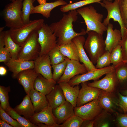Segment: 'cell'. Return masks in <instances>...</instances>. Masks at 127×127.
<instances>
[{
	"instance_id": "d4e9b609",
	"label": "cell",
	"mask_w": 127,
	"mask_h": 127,
	"mask_svg": "<svg viewBox=\"0 0 127 127\" xmlns=\"http://www.w3.org/2000/svg\"><path fill=\"white\" fill-rule=\"evenodd\" d=\"M14 109L19 114L23 115L28 120L35 113L29 94H27L23 98L21 103Z\"/></svg>"
},
{
	"instance_id": "74e56055",
	"label": "cell",
	"mask_w": 127,
	"mask_h": 127,
	"mask_svg": "<svg viewBox=\"0 0 127 127\" xmlns=\"http://www.w3.org/2000/svg\"><path fill=\"white\" fill-rule=\"evenodd\" d=\"M111 64L115 67L123 61L121 46L119 44L114 48L110 53Z\"/></svg>"
},
{
	"instance_id": "d6986e66",
	"label": "cell",
	"mask_w": 127,
	"mask_h": 127,
	"mask_svg": "<svg viewBox=\"0 0 127 127\" xmlns=\"http://www.w3.org/2000/svg\"><path fill=\"white\" fill-rule=\"evenodd\" d=\"M85 40L84 37L81 35L75 37L72 41L77 47L79 61L84 65L88 72L96 68L88 56L85 50L84 45Z\"/></svg>"
},
{
	"instance_id": "7402d4cb",
	"label": "cell",
	"mask_w": 127,
	"mask_h": 127,
	"mask_svg": "<svg viewBox=\"0 0 127 127\" xmlns=\"http://www.w3.org/2000/svg\"><path fill=\"white\" fill-rule=\"evenodd\" d=\"M58 84L62 90L66 100L70 103L74 107H76L80 90L79 85L73 87L68 82H60Z\"/></svg>"
},
{
	"instance_id": "7bdbcfd3",
	"label": "cell",
	"mask_w": 127,
	"mask_h": 127,
	"mask_svg": "<svg viewBox=\"0 0 127 127\" xmlns=\"http://www.w3.org/2000/svg\"><path fill=\"white\" fill-rule=\"evenodd\" d=\"M118 2L122 20L127 29V0H118Z\"/></svg>"
},
{
	"instance_id": "f5cc1de1",
	"label": "cell",
	"mask_w": 127,
	"mask_h": 127,
	"mask_svg": "<svg viewBox=\"0 0 127 127\" xmlns=\"http://www.w3.org/2000/svg\"><path fill=\"white\" fill-rule=\"evenodd\" d=\"M4 27H0V32H1L3 31Z\"/></svg>"
},
{
	"instance_id": "1f68e13d",
	"label": "cell",
	"mask_w": 127,
	"mask_h": 127,
	"mask_svg": "<svg viewBox=\"0 0 127 127\" xmlns=\"http://www.w3.org/2000/svg\"><path fill=\"white\" fill-rule=\"evenodd\" d=\"M5 111L20 123L23 127H38L37 125L31 122L29 120L21 116L10 106Z\"/></svg>"
},
{
	"instance_id": "60d3db41",
	"label": "cell",
	"mask_w": 127,
	"mask_h": 127,
	"mask_svg": "<svg viewBox=\"0 0 127 127\" xmlns=\"http://www.w3.org/2000/svg\"><path fill=\"white\" fill-rule=\"evenodd\" d=\"M111 53L108 51L105 52L97 60L95 67L96 68H102L110 66L111 63Z\"/></svg>"
},
{
	"instance_id": "3957f363",
	"label": "cell",
	"mask_w": 127,
	"mask_h": 127,
	"mask_svg": "<svg viewBox=\"0 0 127 127\" xmlns=\"http://www.w3.org/2000/svg\"><path fill=\"white\" fill-rule=\"evenodd\" d=\"M84 45L91 61L96 64L98 58L105 52V40L103 35L93 31L89 32Z\"/></svg>"
},
{
	"instance_id": "db71d44e",
	"label": "cell",
	"mask_w": 127,
	"mask_h": 127,
	"mask_svg": "<svg viewBox=\"0 0 127 127\" xmlns=\"http://www.w3.org/2000/svg\"><path fill=\"white\" fill-rule=\"evenodd\" d=\"M123 61L124 62H126V63H127V60H123Z\"/></svg>"
},
{
	"instance_id": "8fae6325",
	"label": "cell",
	"mask_w": 127,
	"mask_h": 127,
	"mask_svg": "<svg viewBox=\"0 0 127 127\" xmlns=\"http://www.w3.org/2000/svg\"><path fill=\"white\" fill-rule=\"evenodd\" d=\"M81 85L76 107L80 106L94 100L98 99L102 90L88 86L87 82L81 83Z\"/></svg>"
},
{
	"instance_id": "83f0119b",
	"label": "cell",
	"mask_w": 127,
	"mask_h": 127,
	"mask_svg": "<svg viewBox=\"0 0 127 127\" xmlns=\"http://www.w3.org/2000/svg\"><path fill=\"white\" fill-rule=\"evenodd\" d=\"M4 41L5 47L10 53L11 58L17 59L21 46L13 40L8 30L4 31Z\"/></svg>"
},
{
	"instance_id": "603a6c76",
	"label": "cell",
	"mask_w": 127,
	"mask_h": 127,
	"mask_svg": "<svg viewBox=\"0 0 127 127\" xmlns=\"http://www.w3.org/2000/svg\"><path fill=\"white\" fill-rule=\"evenodd\" d=\"M53 79L49 80L39 74L34 84V89L46 95L49 93L56 84Z\"/></svg>"
},
{
	"instance_id": "30bf717a",
	"label": "cell",
	"mask_w": 127,
	"mask_h": 127,
	"mask_svg": "<svg viewBox=\"0 0 127 127\" xmlns=\"http://www.w3.org/2000/svg\"><path fill=\"white\" fill-rule=\"evenodd\" d=\"M103 109L99 105L98 99L74 108L75 115L79 116L83 120H94Z\"/></svg>"
},
{
	"instance_id": "11a10c76",
	"label": "cell",
	"mask_w": 127,
	"mask_h": 127,
	"mask_svg": "<svg viewBox=\"0 0 127 127\" xmlns=\"http://www.w3.org/2000/svg\"><path fill=\"white\" fill-rule=\"evenodd\" d=\"M36 0H32L33 2L34 3V2ZM56 1L57 0H55Z\"/></svg>"
},
{
	"instance_id": "277c9868",
	"label": "cell",
	"mask_w": 127,
	"mask_h": 127,
	"mask_svg": "<svg viewBox=\"0 0 127 127\" xmlns=\"http://www.w3.org/2000/svg\"><path fill=\"white\" fill-rule=\"evenodd\" d=\"M24 0H15L5 6L3 11L5 26L11 29L20 28L24 24L22 18Z\"/></svg>"
},
{
	"instance_id": "836d02e7",
	"label": "cell",
	"mask_w": 127,
	"mask_h": 127,
	"mask_svg": "<svg viewBox=\"0 0 127 127\" xmlns=\"http://www.w3.org/2000/svg\"><path fill=\"white\" fill-rule=\"evenodd\" d=\"M119 82L122 84L127 82V63L123 61L115 67Z\"/></svg>"
},
{
	"instance_id": "e0dca14e",
	"label": "cell",
	"mask_w": 127,
	"mask_h": 127,
	"mask_svg": "<svg viewBox=\"0 0 127 127\" xmlns=\"http://www.w3.org/2000/svg\"><path fill=\"white\" fill-rule=\"evenodd\" d=\"M39 74L34 69H30L22 71L17 75L16 79L23 86L27 94H29L30 91L34 88V82Z\"/></svg>"
},
{
	"instance_id": "c3c4849f",
	"label": "cell",
	"mask_w": 127,
	"mask_h": 127,
	"mask_svg": "<svg viewBox=\"0 0 127 127\" xmlns=\"http://www.w3.org/2000/svg\"><path fill=\"white\" fill-rule=\"evenodd\" d=\"M0 127H13L5 121L0 119Z\"/></svg>"
},
{
	"instance_id": "4dcf8cb0",
	"label": "cell",
	"mask_w": 127,
	"mask_h": 127,
	"mask_svg": "<svg viewBox=\"0 0 127 127\" xmlns=\"http://www.w3.org/2000/svg\"><path fill=\"white\" fill-rule=\"evenodd\" d=\"M104 0L112 1V0H83L73 3L67 4L65 5L62 6L60 9L62 12H66L93 3H98L100 4L101 3V1Z\"/></svg>"
},
{
	"instance_id": "52a82bcc",
	"label": "cell",
	"mask_w": 127,
	"mask_h": 127,
	"mask_svg": "<svg viewBox=\"0 0 127 127\" xmlns=\"http://www.w3.org/2000/svg\"><path fill=\"white\" fill-rule=\"evenodd\" d=\"M37 31L38 41L41 47L40 56L48 54L57 46V37L49 25L44 23Z\"/></svg>"
},
{
	"instance_id": "6da1fadb",
	"label": "cell",
	"mask_w": 127,
	"mask_h": 127,
	"mask_svg": "<svg viewBox=\"0 0 127 127\" xmlns=\"http://www.w3.org/2000/svg\"><path fill=\"white\" fill-rule=\"evenodd\" d=\"M78 12L76 10L64 14L59 21L51 23L49 25L56 36L58 37L57 45L59 46L67 44L76 36H83L87 34L86 31L82 29L79 32H75L73 28V23L78 19Z\"/></svg>"
},
{
	"instance_id": "484cf974",
	"label": "cell",
	"mask_w": 127,
	"mask_h": 127,
	"mask_svg": "<svg viewBox=\"0 0 127 127\" xmlns=\"http://www.w3.org/2000/svg\"><path fill=\"white\" fill-rule=\"evenodd\" d=\"M68 4L63 0H58L53 2L40 4L34 7L31 14L39 13L48 18L50 16L51 12L54 8L60 5H65Z\"/></svg>"
},
{
	"instance_id": "d590c367",
	"label": "cell",
	"mask_w": 127,
	"mask_h": 127,
	"mask_svg": "<svg viewBox=\"0 0 127 127\" xmlns=\"http://www.w3.org/2000/svg\"><path fill=\"white\" fill-rule=\"evenodd\" d=\"M48 55L52 65L58 64L63 62L67 57L61 53L59 47L57 46L52 50L49 53Z\"/></svg>"
},
{
	"instance_id": "f35d334b",
	"label": "cell",
	"mask_w": 127,
	"mask_h": 127,
	"mask_svg": "<svg viewBox=\"0 0 127 127\" xmlns=\"http://www.w3.org/2000/svg\"><path fill=\"white\" fill-rule=\"evenodd\" d=\"M4 31L0 32V62L5 63L11 58L10 54L5 47Z\"/></svg>"
},
{
	"instance_id": "f1b7e54d",
	"label": "cell",
	"mask_w": 127,
	"mask_h": 127,
	"mask_svg": "<svg viewBox=\"0 0 127 127\" xmlns=\"http://www.w3.org/2000/svg\"><path fill=\"white\" fill-rule=\"evenodd\" d=\"M61 53L70 59L79 61L77 47L72 41L65 44L58 46Z\"/></svg>"
},
{
	"instance_id": "9f6ffc18",
	"label": "cell",
	"mask_w": 127,
	"mask_h": 127,
	"mask_svg": "<svg viewBox=\"0 0 127 127\" xmlns=\"http://www.w3.org/2000/svg\"><path fill=\"white\" fill-rule=\"evenodd\" d=\"M10 0L11 1H12H12H15V0Z\"/></svg>"
},
{
	"instance_id": "d6a6232c",
	"label": "cell",
	"mask_w": 127,
	"mask_h": 127,
	"mask_svg": "<svg viewBox=\"0 0 127 127\" xmlns=\"http://www.w3.org/2000/svg\"><path fill=\"white\" fill-rule=\"evenodd\" d=\"M32 0H24L22 8V18L24 24L29 23L30 16L34 6Z\"/></svg>"
},
{
	"instance_id": "b9f144b4",
	"label": "cell",
	"mask_w": 127,
	"mask_h": 127,
	"mask_svg": "<svg viewBox=\"0 0 127 127\" xmlns=\"http://www.w3.org/2000/svg\"><path fill=\"white\" fill-rule=\"evenodd\" d=\"M0 119L7 122L13 127H23L17 121L8 114L0 106Z\"/></svg>"
},
{
	"instance_id": "8d00e7d4",
	"label": "cell",
	"mask_w": 127,
	"mask_h": 127,
	"mask_svg": "<svg viewBox=\"0 0 127 127\" xmlns=\"http://www.w3.org/2000/svg\"><path fill=\"white\" fill-rule=\"evenodd\" d=\"M66 57L63 62L58 64L52 65L53 70V79L56 82L64 74L65 70L67 61Z\"/></svg>"
},
{
	"instance_id": "ab89813d",
	"label": "cell",
	"mask_w": 127,
	"mask_h": 127,
	"mask_svg": "<svg viewBox=\"0 0 127 127\" xmlns=\"http://www.w3.org/2000/svg\"><path fill=\"white\" fill-rule=\"evenodd\" d=\"M83 121L81 118L75 115L60 124L59 127H81Z\"/></svg>"
},
{
	"instance_id": "f546056e",
	"label": "cell",
	"mask_w": 127,
	"mask_h": 127,
	"mask_svg": "<svg viewBox=\"0 0 127 127\" xmlns=\"http://www.w3.org/2000/svg\"><path fill=\"white\" fill-rule=\"evenodd\" d=\"M111 113L103 109L94 119L95 127H109L113 123Z\"/></svg>"
},
{
	"instance_id": "8992f818",
	"label": "cell",
	"mask_w": 127,
	"mask_h": 127,
	"mask_svg": "<svg viewBox=\"0 0 127 127\" xmlns=\"http://www.w3.org/2000/svg\"><path fill=\"white\" fill-rule=\"evenodd\" d=\"M44 20L40 19L30 20L22 27L15 29L8 30L10 36L13 41L21 46L34 31L37 30L43 25Z\"/></svg>"
},
{
	"instance_id": "bcb514c9",
	"label": "cell",
	"mask_w": 127,
	"mask_h": 127,
	"mask_svg": "<svg viewBox=\"0 0 127 127\" xmlns=\"http://www.w3.org/2000/svg\"><path fill=\"white\" fill-rule=\"evenodd\" d=\"M120 44L121 46L123 60H127V30L122 37Z\"/></svg>"
},
{
	"instance_id": "ffe728a7",
	"label": "cell",
	"mask_w": 127,
	"mask_h": 127,
	"mask_svg": "<svg viewBox=\"0 0 127 127\" xmlns=\"http://www.w3.org/2000/svg\"><path fill=\"white\" fill-rule=\"evenodd\" d=\"M113 25L110 23L107 26V35L105 40V50L110 53L112 50L120 44L122 39L120 30L116 28L113 29Z\"/></svg>"
},
{
	"instance_id": "f6af8a7d",
	"label": "cell",
	"mask_w": 127,
	"mask_h": 127,
	"mask_svg": "<svg viewBox=\"0 0 127 127\" xmlns=\"http://www.w3.org/2000/svg\"><path fill=\"white\" fill-rule=\"evenodd\" d=\"M118 95L119 107L124 113H127V96L123 95L119 92Z\"/></svg>"
},
{
	"instance_id": "816d5d0a",
	"label": "cell",
	"mask_w": 127,
	"mask_h": 127,
	"mask_svg": "<svg viewBox=\"0 0 127 127\" xmlns=\"http://www.w3.org/2000/svg\"><path fill=\"white\" fill-rule=\"evenodd\" d=\"M40 4H42L45 3L46 2L47 0H37Z\"/></svg>"
},
{
	"instance_id": "5b68a950",
	"label": "cell",
	"mask_w": 127,
	"mask_h": 127,
	"mask_svg": "<svg viewBox=\"0 0 127 127\" xmlns=\"http://www.w3.org/2000/svg\"><path fill=\"white\" fill-rule=\"evenodd\" d=\"M38 30L34 31L21 46L18 59L34 61L40 56L41 47L38 41Z\"/></svg>"
},
{
	"instance_id": "2e32d148",
	"label": "cell",
	"mask_w": 127,
	"mask_h": 127,
	"mask_svg": "<svg viewBox=\"0 0 127 127\" xmlns=\"http://www.w3.org/2000/svg\"><path fill=\"white\" fill-rule=\"evenodd\" d=\"M52 68L48 54L40 56L34 61L35 71L49 80L53 79Z\"/></svg>"
},
{
	"instance_id": "cb8c5ba5",
	"label": "cell",
	"mask_w": 127,
	"mask_h": 127,
	"mask_svg": "<svg viewBox=\"0 0 127 127\" xmlns=\"http://www.w3.org/2000/svg\"><path fill=\"white\" fill-rule=\"evenodd\" d=\"M46 96L49 105L53 109L60 106L66 100L62 90L59 84H56Z\"/></svg>"
},
{
	"instance_id": "e575fe53",
	"label": "cell",
	"mask_w": 127,
	"mask_h": 127,
	"mask_svg": "<svg viewBox=\"0 0 127 127\" xmlns=\"http://www.w3.org/2000/svg\"><path fill=\"white\" fill-rule=\"evenodd\" d=\"M11 91L9 86H0V106L5 111L10 106L9 101V92Z\"/></svg>"
},
{
	"instance_id": "7dc6e473",
	"label": "cell",
	"mask_w": 127,
	"mask_h": 127,
	"mask_svg": "<svg viewBox=\"0 0 127 127\" xmlns=\"http://www.w3.org/2000/svg\"><path fill=\"white\" fill-rule=\"evenodd\" d=\"M94 123V120H84L81 127H93Z\"/></svg>"
},
{
	"instance_id": "f907efd6",
	"label": "cell",
	"mask_w": 127,
	"mask_h": 127,
	"mask_svg": "<svg viewBox=\"0 0 127 127\" xmlns=\"http://www.w3.org/2000/svg\"><path fill=\"white\" fill-rule=\"evenodd\" d=\"M121 93L123 95L127 96V89L122 90Z\"/></svg>"
},
{
	"instance_id": "ba28073f",
	"label": "cell",
	"mask_w": 127,
	"mask_h": 127,
	"mask_svg": "<svg viewBox=\"0 0 127 127\" xmlns=\"http://www.w3.org/2000/svg\"><path fill=\"white\" fill-rule=\"evenodd\" d=\"M107 10V14L103 22L104 25L107 26L109 23L111 19H113L114 21L118 22L120 27L122 37L127 30L122 18L119 8L118 0H115L113 2L107 0H104L100 4Z\"/></svg>"
},
{
	"instance_id": "7a4b0ae2",
	"label": "cell",
	"mask_w": 127,
	"mask_h": 127,
	"mask_svg": "<svg viewBox=\"0 0 127 127\" xmlns=\"http://www.w3.org/2000/svg\"><path fill=\"white\" fill-rule=\"evenodd\" d=\"M83 19L86 26L87 33L93 31L103 35L107 30V27L102 22L103 15L98 12L93 6L84 7L77 10Z\"/></svg>"
},
{
	"instance_id": "44dd1931",
	"label": "cell",
	"mask_w": 127,
	"mask_h": 127,
	"mask_svg": "<svg viewBox=\"0 0 127 127\" xmlns=\"http://www.w3.org/2000/svg\"><path fill=\"white\" fill-rule=\"evenodd\" d=\"M74 108L70 103L66 100L60 106L53 109L52 112L57 123L61 124L75 115Z\"/></svg>"
},
{
	"instance_id": "5bb4252c",
	"label": "cell",
	"mask_w": 127,
	"mask_h": 127,
	"mask_svg": "<svg viewBox=\"0 0 127 127\" xmlns=\"http://www.w3.org/2000/svg\"><path fill=\"white\" fill-rule=\"evenodd\" d=\"M105 75V76L101 79L87 83L88 85L107 91L113 92L119 82L116 76L115 69Z\"/></svg>"
},
{
	"instance_id": "4316f807",
	"label": "cell",
	"mask_w": 127,
	"mask_h": 127,
	"mask_svg": "<svg viewBox=\"0 0 127 127\" xmlns=\"http://www.w3.org/2000/svg\"><path fill=\"white\" fill-rule=\"evenodd\" d=\"M29 94L35 113L41 111L49 105L46 95L37 91L34 88L30 91Z\"/></svg>"
},
{
	"instance_id": "9a60e30c",
	"label": "cell",
	"mask_w": 127,
	"mask_h": 127,
	"mask_svg": "<svg viewBox=\"0 0 127 127\" xmlns=\"http://www.w3.org/2000/svg\"><path fill=\"white\" fill-rule=\"evenodd\" d=\"M100 106L103 109L111 113H116L119 107V98L113 92L102 90L98 99Z\"/></svg>"
},
{
	"instance_id": "4fadbf2b",
	"label": "cell",
	"mask_w": 127,
	"mask_h": 127,
	"mask_svg": "<svg viewBox=\"0 0 127 127\" xmlns=\"http://www.w3.org/2000/svg\"><path fill=\"white\" fill-rule=\"evenodd\" d=\"M87 72L84 65L81 64L79 61L70 59L68 58L67 61L65 71L57 83L63 82H68L75 76Z\"/></svg>"
},
{
	"instance_id": "ac0fdd59",
	"label": "cell",
	"mask_w": 127,
	"mask_h": 127,
	"mask_svg": "<svg viewBox=\"0 0 127 127\" xmlns=\"http://www.w3.org/2000/svg\"><path fill=\"white\" fill-rule=\"evenodd\" d=\"M9 70L12 73V78H16L20 72L26 70L34 69V61H28L20 59L11 58L4 63Z\"/></svg>"
},
{
	"instance_id": "9c48e42d",
	"label": "cell",
	"mask_w": 127,
	"mask_h": 127,
	"mask_svg": "<svg viewBox=\"0 0 127 127\" xmlns=\"http://www.w3.org/2000/svg\"><path fill=\"white\" fill-rule=\"evenodd\" d=\"M115 69V67L113 65L102 68L94 69L85 73L75 76L69 80L68 83L70 85L74 87L89 80H96L103 75Z\"/></svg>"
},
{
	"instance_id": "ee69618b",
	"label": "cell",
	"mask_w": 127,
	"mask_h": 127,
	"mask_svg": "<svg viewBox=\"0 0 127 127\" xmlns=\"http://www.w3.org/2000/svg\"><path fill=\"white\" fill-rule=\"evenodd\" d=\"M116 122L117 126L119 127H127V113L116 112Z\"/></svg>"
},
{
	"instance_id": "681fc988",
	"label": "cell",
	"mask_w": 127,
	"mask_h": 127,
	"mask_svg": "<svg viewBox=\"0 0 127 127\" xmlns=\"http://www.w3.org/2000/svg\"><path fill=\"white\" fill-rule=\"evenodd\" d=\"M7 72V70L6 68L3 66H0V75L1 76L5 75Z\"/></svg>"
},
{
	"instance_id": "7c38bea8",
	"label": "cell",
	"mask_w": 127,
	"mask_h": 127,
	"mask_svg": "<svg viewBox=\"0 0 127 127\" xmlns=\"http://www.w3.org/2000/svg\"><path fill=\"white\" fill-rule=\"evenodd\" d=\"M53 109L49 105L41 111L35 114L29 120L35 124L42 123L46 125L48 127H59L60 124L52 112Z\"/></svg>"
}]
</instances>
